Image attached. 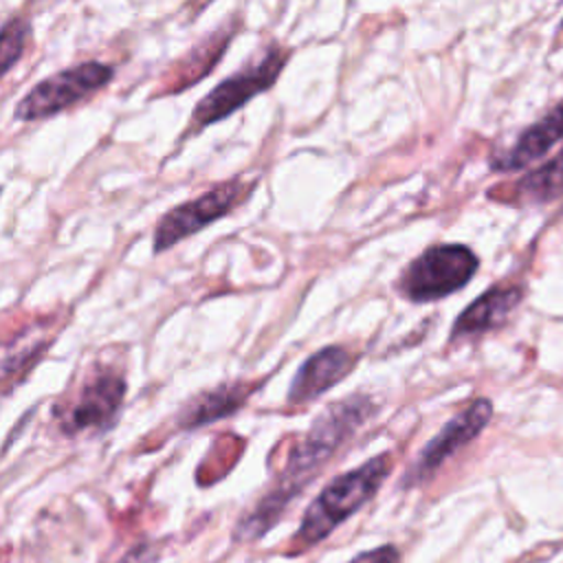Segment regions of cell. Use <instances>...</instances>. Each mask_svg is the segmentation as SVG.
<instances>
[{"label": "cell", "instance_id": "cell-1", "mask_svg": "<svg viewBox=\"0 0 563 563\" xmlns=\"http://www.w3.org/2000/svg\"><path fill=\"white\" fill-rule=\"evenodd\" d=\"M376 402L367 394H350L328 405L290 451L275 486L235 526V541L268 532L290 501L330 462V457L374 416Z\"/></svg>", "mask_w": 563, "mask_h": 563}, {"label": "cell", "instance_id": "cell-2", "mask_svg": "<svg viewBox=\"0 0 563 563\" xmlns=\"http://www.w3.org/2000/svg\"><path fill=\"white\" fill-rule=\"evenodd\" d=\"M394 468L391 453H378L352 471H345L330 479L321 493L310 501L301 517V526L295 532V541L301 548L317 545L339 528L345 519L358 512L380 490L383 482Z\"/></svg>", "mask_w": 563, "mask_h": 563}, {"label": "cell", "instance_id": "cell-3", "mask_svg": "<svg viewBox=\"0 0 563 563\" xmlns=\"http://www.w3.org/2000/svg\"><path fill=\"white\" fill-rule=\"evenodd\" d=\"M479 268L466 244H433L416 255L398 275L396 290L411 303H429L462 290Z\"/></svg>", "mask_w": 563, "mask_h": 563}, {"label": "cell", "instance_id": "cell-4", "mask_svg": "<svg viewBox=\"0 0 563 563\" xmlns=\"http://www.w3.org/2000/svg\"><path fill=\"white\" fill-rule=\"evenodd\" d=\"M112 77L114 68L99 59H88L62 68L59 73H53L33 84L31 90L15 103L13 117L22 123L55 117L106 88Z\"/></svg>", "mask_w": 563, "mask_h": 563}, {"label": "cell", "instance_id": "cell-5", "mask_svg": "<svg viewBox=\"0 0 563 563\" xmlns=\"http://www.w3.org/2000/svg\"><path fill=\"white\" fill-rule=\"evenodd\" d=\"M288 57L290 48L282 44L266 46L253 62L235 70L231 77L222 79L211 92H207L198 101L196 110L191 112V128L202 130L207 125H213L246 106V101H251L260 92L268 90L282 75Z\"/></svg>", "mask_w": 563, "mask_h": 563}, {"label": "cell", "instance_id": "cell-6", "mask_svg": "<svg viewBox=\"0 0 563 563\" xmlns=\"http://www.w3.org/2000/svg\"><path fill=\"white\" fill-rule=\"evenodd\" d=\"M253 187H255V180L244 183L242 178H231L213 185L198 198H191L187 202L172 207L156 222L152 251L163 253L174 244L183 242L185 238L202 231L211 222L229 216L235 207H240L249 198V191H253Z\"/></svg>", "mask_w": 563, "mask_h": 563}, {"label": "cell", "instance_id": "cell-7", "mask_svg": "<svg viewBox=\"0 0 563 563\" xmlns=\"http://www.w3.org/2000/svg\"><path fill=\"white\" fill-rule=\"evenodd\" d=\"M128 391L125 376L114 367L92 369L70 402L57 409V424L66 435L81 431H108L121 413Z\"/></svg>", "mask_w": 563, "mask_h": 563}, {"label": "cell", "instance_id": "cell-8", "mask_svg": "<svg viewBox=\"0 0 563 563\" xmlns=\"http://www.w3.org/2000/svg\"><path fill=\"white\" fill-rule=\"evenodd\" d=\"M490 418L493 402L488 398H475L473 402H468L422 446L409 471L402 475L400 486L413 488L431 479L451 455H455L486 429Z\"/></svg>", "mask_w": 563, "mask_h": 563}, {"label": "cell", "instance_id": "cell-9", "mask_svg": "<svg viewBox=\"0 0 563 563\" xmlns=\"http://www.w3.org/2000/svg\"><path fill=\"white\" fill-rule=\"evenodd\" d=\"M358 363V352H352L345 345H325L310 354L299 369L295 372L286 405L290 407H306L314 398L323 396L330 387L341 383Z\"/></svg>", "mask_w": 563, "mask_h": 563}, {"label": "cell", "instance_id": "cell-10", "mask_svg": "<svg viewBox=\"0 0 563 563\" xmlns=\"http://www.w3.org/2000/svg\"><path fill=\"white\" fill-rule=\"evenodd\" d=\"M563 139V99L548 110L537 123L528 125L517 141L490 158V167L501 174L519 172L530 163L543 158L550 147Z\"/></svg>", "mask_w": 563, "mask_h": 563}, {"label": "cell", "instance_id": "cell-11", "mask_svg": "<svg viewBox=\"0 0 563 563\" xmlns=\"http://www.w3.org/2000/svg\"><path fill=\"white\" fill-rule=\"evenodd\" d=\"M521 297L523 290L517 284L490 286L460 312V317L451 325L449 339L457 341L499 328L508 319V314L521 303Z\"/></svg>", "mask_w": 563, "mask_h": 563}, {"label": "cell", "instance_id": "cell-12", "mask_svg": "<svg viewBox=\"0 0 563 563\" xmlns=\"http://www.w3.org/2000/svg\"><path fill=\"white\" fill-rule=\"evenodd\" d=\"M255 389L257 387L246 383H224L213 389L200 391L183 405V409L176 416V427L191 431L211 424L220 418H227L235 413Z\"/></svg>", "mask_w": 563, "mask_h": 563}, {"label": "cell", "instance_id": "cell-13", "mask_svg": "<svg viewBox=\"0 0 563 563\" xmlns=\"http://www.w3.org/2000/svg\"><path fill=\"white\" fill-rule=\"evenodd\" d=\"M512 202L519 205H545L563 196V147L554 158L541 163L537 169H530L521 176L510 189Z\"/></svg>", "mask_w": 563, "mask_h": 563}, {"label": "cell", "instance_id": "cell-14", "mask_svg": "<svg viewBox=\"0 0 563 563\" xmlns=\"http://www.w3.org/2000/svg\"><path fill=\"white\" fill-rule=\"evenodd\" d=\"M2 40H0V70L2 75H7L11 70V66L22 57L29 33H31V24L22 18V15H9L2 22Z\"/></svg>", "mask_w": 563, "mask_h": 563}, {"label": "cell", "instance_id": "cell-15", "mask_svg": "<svg viewBox=\"0 0 563 563\" xmlns=\"http://www.w3.org/2000/svg\"><path fill=\"white\" fill-rule=\"evenodd\" d=\"M400 561H402L400 550L396 545H391V543H383V545H376L372 550L358 552L347 563H400Z\"/></svg>", "mask_w": 563, "mask_h": 563}, {"label": "cell", "instance_id": "cell-16", "mask_svg": "<svg viewBox=\"0 0 563 563\" xmlns=\"http://www.w3.org/2000/svg\"><path fill=\"white\" fill-rule=\"evenodd\" d=\"M561 31H563V22H561Z\"/></svg>", "mask_w": 563, "mask_h": 563}]
</instances>
